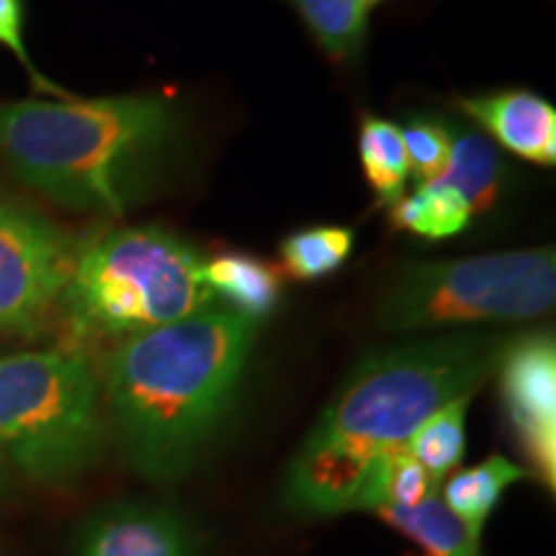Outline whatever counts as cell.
Listing matches in <instances>:
<instances>
[{
    "label": "cell",
    "instance_id": "obj_17",
    "mask_svg": "<svg viewBox=\"0 0 556 556\" xmlns=\"http://www.w3.org/2000/svg\"><path fill=\"white\" fill-rule=\"evenodd\" d=\"M471 400L475 394H464V397L435 409L405 443L407 454L438 484L446 482V477L462 467L464 454H467V415Z\"/></svg>",
    "mask_w": 556,
    "mask_h": 556
},
{
    "label": "cell",
    "instance_id": "obj_13",
    "mask_svg": "<svg viewBox=\"0 0 556 556\" xmlns=\"http://www.w3.org/2000/svg\"><path fill=\"white\" fill-rule=\"evenodd\" d=\"M507 168L497 144L482 131L451 124V152L443 170L430 184L451 186L462 193L471 212H486L500 201Z\"/></svg>",
    "mask_w": 556,
    "mask_h": 556
},
{
    "label": "cell",
    "instance_id": "obj_15",
    "mask_svg": "<svg viewBox=\"0 0 556 556\" xmlns=\"http://www.w3.org/2000/svg\"><path fill=\"white\" fill-rule=\"evenodd\" d=\"M531 477V471L505 456H490L475 467L456 469L441 484L443 503L454 516L482 536L486 520L492 518L500 500L513 484Z\"/></svg>",
    "mask_w": 556,
    "mask_h": 556
},
{
    "label": "cell",
    "instance_id": "obj_21",
    "mask_svg": "<svg viewBox=\"0 0 556 556\" xmlns=\"http://www.w3.org/2000/svg\"><path fill=\"white\" fill-rule=\"evenodd\" d=\"M435 492H441V484L405 448L389 451L374 467V475L368 479L364 497H361L358 513H374L384 505L415 507Z\"/></svg>",
    "mask_w": 556,
    "mask_h": 556
},
{
    "label": "cell",
    "instance_id": "obj_2",
    "mask_svg": "<svg viewBox=\"0 0 556 556\" xmlns=\"http://www.w3.org/2000/svg\"><path fill=\"white\" fill-rule=\"evenodd\" d=\"M180 137L176 103L160 93L0 103V155L60 206L119 214L168 168Z\"/></svg>",
    "mask_w": 556,
    "mask_h": 556
},
{
    "label": "cell",
    "instance_id": "obj_25",
    "mask_svg": "<svg viewBox=\"0 0 556 556\" xmlns=\"http://www.w3.org/2000/svg\"><path fill=\"white\" fill-rule=\"evenodd\" d=\"M368 3H371V5H374V3H381V0H368Z\"/></svg>",
    "mask_w": 556,
    "mask_h": 556
},
{
    "label": "cell",
    "instance_id": "obj_14",
    "mask_svg": "<svg viewBox=\"0 0 556 556\" xmlns=\"http://www.w3.org/2000/svg\"><path fill=\"white\" fill-rule=\"evenodd\" d=\"M374 516L413 541L422 556H482V536L448 510L441 492L415 507H377Z\"/></svg>",
    "mask_w": 556,
    "mask_h": 556
},
{
    "label": "cell",
    "instance_id": "obj_4",
    "mask_svg": "<svg viewBox=\"0 0 556 556\" xmlns=\"http://www.w3.org/2000/svg\"><path fill=\"white\" fill-rule=\"evenodd\" d=\"M201 253L160 225L119 227L83 242L58 315L78 348L122 340L217 307Z\"/></svg>",
    "mask_w": 556,
    "mask_h": 556
},
{
    "label": "cell",
    "instance_id": "obj_22",
    "mask_svg": "<svg viewBox=\"0 0 556 556\" xmlns=\"http://www.w3.org/2000/svg\"><path fill=\"white\" fill-rule=\"evenodd\" d=\"M409 160V178L415 186H428L446 165L451 152V124L435 116H415L400 127Z\"/></svg>",
    "mask_w": 556,
    "mask_h": 556
},
{
    "label": "cell",
    "instance_id": "obj_5",
    "mask_svg": "<svg viewBox=\"0 0 556 556\" xmlns=\"http://www.w3.org/2000/svg\"><path fill=\"white\" fill-rule=\"evenodd\" d=\"M106 443L99 371L80 348L0 356V462L31 482L67 484Z\"/></svg>",
    "mask_w": 556,
    "mask_h": 556
},
{
    "label": "cell",
    "instance_id": "obj_18",
    "mask_svg": "<svg viewBox=\"0 0 556 556\" xmlns=\"http://www.w3.org/2000/svg\"><path fill=\"white\" fill-rule=\"evenodd\" d=\"M392 225L422 240H448L471 225L475 212L462 193L451 186L428 184L402 197L389 214Z\"/></svg>",
    "mask_w": 556,
    "mask_h": 556
},
{
    "label": "cell",
    "instance_id": "obj_3",
    "mask_svg": "<svg viewBox=\"0 0 556 556\" xmlns=\"http://www.w3.org/2000/svg\"><path fill=\"white\" fill-rule=\"evenodd\" d=\"M505 343L495 332L456 330L366 353L307 441L338 443L368 458L405 448L435 409L475 394L495 374Z\"/></svg>",
    "mask_w": 556,
    "mask_h": 556
},
{
    "label": "cell",
    "instance_id": "obj_9",
    "mask_svg": "<svg viewBox=\"0 0 556 556\" xmlns=\"http://www.w3.org/2000/svg\"><path fill=\"white\" fill-rule=\"evenodd\" d=\"M73 556H201V536L173 505L127 500L83 520Z\"/></svg>",
    "mask_w": 556,
    "mask_h": 556
},
{
    "label": "cell",
    "instance_id": "obj_6",
    "mask_svg": "<svg viewBox=\"0 0 556 556\" xmlns=\"http://www.w3.org/2000/svg\"><path fill=\"white\" fill-rule=\"evenodd\" d=\"M554 302V248L507 250L400 268L381 291L377 325L407 336L464 325L526 323L552 312Z\"/></svg>",
    "mask_w": 556,
    "mask_h": 556
},
{
    "label": "cell",
    "instance_id": "obj_8",
    "mask_svg": "<svg viewBox=\"0 0 556 556\" xmlns=\"http://www.w3.org/2000/svg\"><path fill=\"white\" fill-rule=\"evenodd\" d=\"M507 426L528 458V471L556 486V343L552 330L507 340L497 368Z\"/></svg>",
    "mask_w": 556,
    "mask_h": 556
},
{
    "label": "cell",
    "instance_id": "obj_20",
    "mask_svg": "<svg viewBox=\"0 0 556 556\" xmlns=\"http://www.w3.org/2000/svg\"><path fill=\"white\" fill-rule=\"evenodd\" d=\"M356 248L351 227H307L281 242V270L294 281H319L340 270Z\"/></svg>",
    "mask_w": 556,
    "mask_h": 556
},
{
    "label": "cell",
    "instance_id": "obj_24",
    "mask_svg": "<svg viewBox=\"0 0 556 556\" xmlns=\"http://www.w3.org/2000/svg\"><path fill=\"white\" fill-rule=\"evenodd\" d=\"M9 479H11L9 467H5V464L0 462V490H3V486H9Z\"/></svg>",
    "mask_w": 556,
    "mask_h": 556
},
{
    "label": "cell",
    "instance_id": "obj_16",
    "mask_svg": "<svg viewBox=\"0 0 556 556\" xmlns=\"http://www.w3.org/2000/svg\"><path fill=\"white\" fill-rule=\"evenodd\" d=\"M358 157L379 206L392 208L405 197L409 180L405 139L397 124L379 119V116H366L358 129Z\"/></svg>",
    "mask_w": 556,
    "mask_h": 556
},
{
    "label": "cell",
    "instance_id": "obj_10",
    "mask_svg": "<svg viewBox=\"0 0 556 556\" xmlns=\"http://www.w3.org/2000/svg\"><path fill=\"white\" fill-rule=\"evenodd\" d=\"M377 462L338 443L304 441L283 475V507L304 518L358 513Z\"/></svg>",
    "mask_w": 556,
    "mask_h": 556
},
{
    "label": "cell",
    "instance_id": "obj_11",
    "mask_svg": "<svg viewBox=\"0 0 556 556\" xmlns=\"http://www.w3.org/2000/svg\"><path fill=\"white\" fill-rule=\"evenodd\" d=\"M458 109L516 157L541 168L556 163V109L533 90L467 96L458 99Z\"/></svg>",
    "mask_w": 556,
    "mask_h": 556
},
{
    "label": "cell",
    "instance_id": "obj_7",
    "mask_svg": "<svg viewBox=\"0 0 556 556\" xmlns=\"http://www.w3.org/2000/svg\"><path fill=\"white\" fill-rule=\"evenodd\" d=\"M83 242L31 208L0 201V345L47 330Z\"/></svg>",
    "mask_w": 556,
    "mask_h": 556
},
{
    "label": "cell",
    "instance_id": "obj_19",
    "mask_svg": "<svg viewBox=\"0 0 556 556\" xmlns=\"http://www.w3.org/2000/svg\"><path fill=\"white\" fill-rule=\"evenodd\" d=\"M323 52L336 62H351L364 52L368 0H291Z\"/></svg>",
    "mask_w": 556,
    "mask_h": 556
},
{
    "label": "cell",
    "instance_id": "obj_23",
    "mask_svg": "<svg viewBox=\"0 0 556 556\" xmlns=\"http://www.w3.org/2000/svg\"><path fill=\"white\" fill-rule=\"evenodd\" d=\"M0 45L16 54L21 65L29 70L34 86L45 90V93L65 96L67 99L65 90L58 88L47 78H41V73L34 67V62L29 58V50H26V41H24V0H0Z\"/></svg>",
    "mask_w": 556,
    "mask_h": 556
},
{
    "label": "cell",
    "instance_id": "obj_1",
    "mask_svg": "<svg viewBox=\"0 0 556 556\" xmlns=\"http://www.w3.org/2000/svg\"><path fill=\"white\" fill-rule=\"evenodd\" d=\"M261 325L208 307L109 348L96 368L103 413L139 477L176 482L197 467L238 400Z\"/></svg>",
    "mask_w": 556,
    "mask_h": 556
},
{
    "label": "cell",
    "instance_id": "obj_12",
    "mask_svg": "<svg viewBox=\"0 0 556 556\" xmlns=\"http://www.w3.org/2000/svg\"><path fill=\"white\" fill-rule=\"evenodd\" d=\"M201 281L217 307L263 323L283 296V274L274 263L248 253H222L201 261Z\"/></svg>",
    "mask_w": 556,
    "mask_h": 556
}]
</instances>
